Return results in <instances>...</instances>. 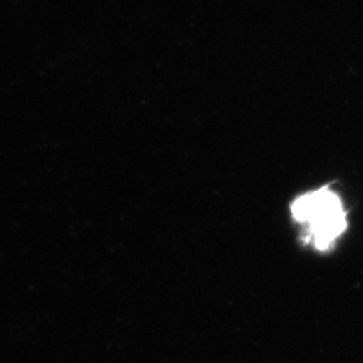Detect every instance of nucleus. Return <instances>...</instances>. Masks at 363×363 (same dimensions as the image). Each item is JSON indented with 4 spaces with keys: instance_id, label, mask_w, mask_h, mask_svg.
Segmentation results:
<instances>
[{
    "instance_id": "1",
    "label": "nucleus",
    "mask_w": 363,
    "mask_h": 363,
    "mask_svg": "<svg viewBox=\"0 0 363 363\" xmlns=\"http://www.w3.org/2000/svg\"><path fill=\"white\" fill-rule=\"evenodd\" d=\"M291 213L306 228L304 241L322 252L331 249L347 229L343 202L330 184L298 196L291 203Z\"/></svg>"
}]
</instances>
